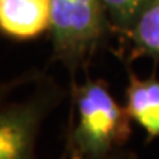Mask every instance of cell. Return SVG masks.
Instances as JSON below:
<instances>
[{"instance_id": "6da1fadb", "label": "cell", "mask_w": 159, "mask_h": 159, "mask_svg": "<svg viewBox=\"0 0 159 159\" xmlns=\"http://www.w3.org/2000/svg\"><path fill=\"white\" fill-rule=\"evenodd\" d=\"M78 122L72 143L84 159H103L131 136V118L103 81L87 80L75 94Z\"/></svg>"}, {"instance_id": "277c9868", "label": "cell", "mask_w": 159, "mask_h": 159, "mask_svg": "<svg viewBox=\"0 0 159 159\" xmlns=\"http://www.w3.org/2000/svg\"><path fill=\"white\" fill-rule=\"evenodd\" d=\"M50 28V0H0V31L33 39Z\"/></svg>"}, {"instance_id": "52a82bcc", "label": "cell", "mask_w": 159, "mask_h": 159, "mask_svg": "<svg viewBox=\"0 0 159 159\" xmlns=\"http://www.w3.org/2000/svg\"><path fill=\"white\" fill-rule=\"evenodd\" d=\"M156 0H102L109 24L118 31L128 33L137 19Z\"/></svg>"}, {"instance_id": "ba28073f", "label": "cell", "mask_w": 159, "mask_h": 159, "mask_svg": "<svg viewBox=\"0 0 159 159\" xmlns=\"http://www.w3.org/2000/svg\"><path fill=\"white\" fill-rule=\"evenodd\" d=\"M11 87H12V84H2V83H0V94H2V93H3V91L9 90V89H11Z\"/></svg>"}, {"instance_id": "3957f363", "label": "cell", "mask_w": 159, "mask_h": 159, "mask_svg": "<svg viewBox=\"0 0 159 159\" xmlns=\"http://www.w3.org/2000/svg\"><path fill=\"white\" fill-rule=\"evenodd\" d=\"M44 102L33 100L0 111V159H31Z\"/></svg>"}, {"instance_id": "9c48e42d", "label": "cell", "mask_w": 159, "mask_h": 159, "mask_svg": "<svg viewBox=\"0 0 159 159\" xmlns=\"http://www.w3.org/2000/svg\"><path fill=\"white\" fill-rule=\"evenodd\" d=\"M72 159H84V158H83L78 152H74V153H72Z\"/></svg>"}, {"instance_id": "7a4b0ae2", "label": "cell", "mask_w": 159, "mask_h": 159, "mask_svg": "<svg viewBox=\"0 0 159 159\" xmlns=\"http://www.w3.org/2000/svg\"><path fill=\"white\" fill-rule=\"evenodd\" d=\"M108 24L102 0H50L55 56L75 68L96 49Z\"/></svg>"}, {"instance_id": "8992f818", "label": "cell", "mask_w": 159, "mask_h": 159, "mask_svg": "<svg viewBox=\"0 0 159 159\" xmlns=\"http://www.w3.org/2000/svg\"><path fill=\"white\" fill-rule=\"evenodd\" d=\"M127 34L133 43L131 57L148 56L159 61V0L143 12Z\"/></svg>"}, {"instance_id": "5b68a950", "label": "cell", "mask_w": 159, "mask_h": 159, "mask_svg": "<svg viewBox=\"0 0 159 159\" xmlns=\"http://www.w3.org/2000/svg\"><path fill=\"white\" fill-rule=\"evenodd\" d=\"M125 109L130 118L144 128L148 142L159 137V80L152 75L146 80L134 72L128 74L125 90Z\"/></svg>"}]
</instances>
